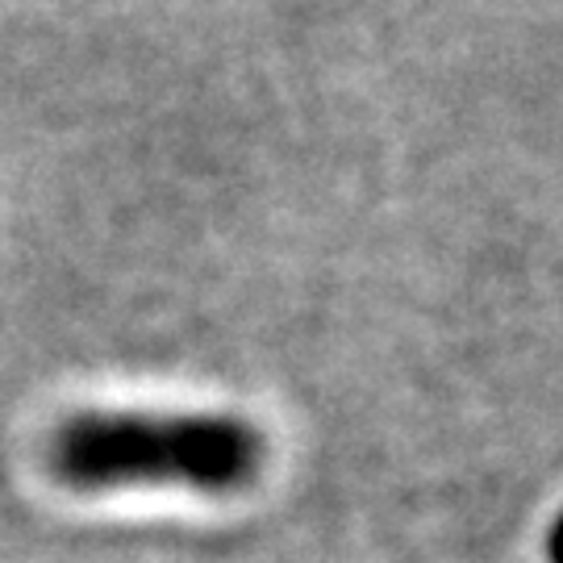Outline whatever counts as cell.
<instances>
[{"instance_id": "cell-1", "label": "cell", "mask_w": 563, "mask_h": 563, "mask_svg": "<svg viewBox=\"0 0 563 563\" xmlns=\"http://www.w3.org/2000/svg\"><path fill=\"white\" fill-rule=\"evenodd\" d=\"M263 434L230 413H80L51 443V467L76 493L192 488L209 497L255 484Z\"/></svg>"}]
</instances>
